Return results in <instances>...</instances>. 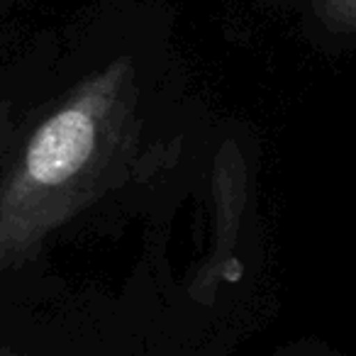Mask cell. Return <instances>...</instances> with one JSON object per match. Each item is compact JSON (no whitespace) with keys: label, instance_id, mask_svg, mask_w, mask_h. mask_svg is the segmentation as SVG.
<instances>
[{"label":"cell","instance_id":"1","mask_svg":"<svg viewBox=\"0 0 356 356\" xmlns=\"http://www.w3.org/2000/svg\"><path fill=\"white\" fill-rule=\"evenodd\" d=\"M93 122L79 110H66L37 132L27 152V168L42 184H64L88 159L93 149Z\"/></svg>","mask_w":356,"mask_h":356},{"label":"cell","instance_id":"2","mask_svg":"<svg viewBox=\"0 0 356 356\" xmlns=\"http://www.w3.org/2000/svg\"><path fill=\"white\" fill-rule=\"evenodd\" d=\"M0 356H10V354H0Z\"/></svg>","mask_w":356,"mask_h":356}]
</instances>
